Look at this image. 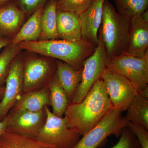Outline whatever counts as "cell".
<instances>
[{"instance_id":"1","label":"cell","mask_w":148,"mask_h":148,"mask_svg":"<svg viewBox=\"0 0 148 148\" xmlns=\"http://www.w3.org/2000/svg\"><path fill=\"white\" fill-rule=\"evenodd\" d=\"M112 108L102 79L98 80L81 102L69 103L64 115L69 128L84 136Z\"/></svg>"},{"instance_id":"2","label":"cell","mask_w":148,"mask_h":148,"mask_svg":"<svg viewBox=\"0 0 148 148\" xmlns=\"http://www.w3.org/2000/svg\"><path fill=\"white\" fill-rule=\"evenodd\" d=\"M18 45L21 49L64 61L77 70L83 69L84 62L96 47L82 38L75 41L57 39L23 42Z\"/></svg>"},{"instance_id":"3","label":"cell","mask_w":148,"mask_h":148,"mask_svg":"<svg viewBox=\"0 0 148 148\" xmlns=\"http://www.w3.org/2000/svg\"><path fill=\"white\" fill-rule=\"evenodd\" d=\"M130 18L118 13L109 0H105L99 31L108 59L125 53L129 45Z\"/></svg>"},{"instance_id":"4","label":"cell","mask_w":148,"mask_h":148,"mask_svg":"<svg viewBox=\"0 0 148 148\" xmlns=\"http://www.w3.org/2000/svg\"><path fill=\"white\" fill-rule=\"evenodd\" d=\"M45 109L46 120L36 138L56 148H73L80 139V135L69 128L65 117L56 116L48 106Z\"/></svg>"},{"instance_id":"5","label":"cell","mask_w":148,"mask_h":148,"mask_svg":"<svg viewBox=\"0 0 148 148\" xmlns=\"http://www.w3.org/2000/svg\"><path fill=\"white\" fill-rule=\"evenodd\" d=\"M106 66L132 83L138 92L148 86V52L143 57L123 53L107 59Z\"/></svg>"},{"instance_id":"6","label":"cell","mask_w":148,"mask_h":148,"mask_svg":"<svg viewBox=\"0 0 148 148\" xmlns=\"http://www.w3.org/2000/svg\"><path fill=\"white\" fill-rule=\"evenodd\" d=\"M128 122L122 116V112L111 109L102 120L83 136L73 148H96L109 136L121 135L127 127Z\"/></svg>"},{"instance_id":"7","label":"cell","mask_w":148,"mask_h":148,"mask_svg":"<svg viewBox=\"0 0 148 148\" xmlns=\"http://www.w3.org/2000/svg\"><path fill=\"white\" fill-rule=\"evenodd\" d=\"M99 42L92 55L83 64L81 81L74 94L71 103L81 102L98 80L101 78L106 68L108 57L101 35L98 36Z\"/></svg>"},{"instance_id":"8","label":"cell","mask_w":148,"mask_h":148,"mask_svg":"<svg viewBox=\"0 0 148 148\" xmlns=\"http://www.w3.org/2000/svg\"><path fill=\"white\" fill-rule=\"evenodd\" d=\"M101 79L104 82L106 92L112 104V108L122 112L126 110L138 89L129 81L107 68Z\"/></svg>"},{"instance_id":"9","label":"cell","mask_w":148,"mask_h":148,"mask_svg":"<svg viewBox=\"0 0 148 148\" xmlns=\"http://www.w3.org/2000/svg\"><path fill=\"white\" fill-rule=\"evenodd\" d=\"M56 71V61L45 58L33 57L23 62L24 93L48 86Z\"/></svg>"},{"instance_id":"10","label":"cell","mask_w":148,"mask_h":148,"mask_svg":"<svg viewBox=\"0 0 148 148\" xmlns=\"http://www.w3.org/2000/svg\"><path fill=\"white\" fill-rule=\"evenodd\" d=\"M23 61L15 58L5 80L3 97L0 102V121L4 119L23 92Z\"/></svg>"},{"instance_id":"11","label":"cell","mask_w":148,"mask_h":148,"mask_svg":"<svg viewBox=\"0 0 148 148\" xmlns=\"http://www.w3.org/2000/svg\"><path fill=\"white\" fill-rule=\"evenodd\" d=\"M7 116L8 124L6 131L36 138L47 119L45 108L38 112L10 111Z\"/></svg>"},{"instance_id":"12","label":"cell","mask_w":148,"mask_h":148,"mask_svg":"<svg viewBox=\"0 0 148 148\" xmlns=\"http://www.w3.org/2000/svg\"><path fill=\"white\" fill-rule=\"evenodd\" d=\"M131 31L129 45L124 53L143 57L148 52V10L130 18Z\"/></svg>"},{"instance_id":"13","label":"cell","mask_w":148,"mask_h":148,"mask_svg":"<svg viewBox=\"0 0 148 148\" xmlns=\"http://www.w3.org/2000/svg\"><path fill=\"white\" fill-rule=\"evenodd\" d=\"M105 0H92L90 6L79 14L81 23L82 37L97 47L99 42L98 31L101 27Z\"/></svg>"},{"instance_id":"14","label":"cell","mask_w":148,"mask_h":148,"mask_svg":"<svg viewBox=\"0 0 148 148\" xmlns=\"http://www.w3.org/2000/svg\"><path fill=\"white\" fill-rule=\"evenodd\" d=\"M58 38L75 41L82 38L79 15L72 12L56 10Z\"/></svg>"},{"instance_id":"15","label":"cell","mask_w":148,"mask_h":148,"mask_svg":"<svg viewBox=\"0 0 148 148\" xmlns=\"http://www.w3.org/2000/svg\"><path fill=\"white\" fill-rule=\"evenodd\" d=\"M56 75L66 92L69 103H71L75 92L81 81L83 69L76 70L61 60H56Z\"/></svg>"},{"instance_id":"16","label":"cell","mask_w":148,"mask_h":148,"mask_svg":"<svg viewBox=\"0 0 148 148\" xmlns=\"http://www.w3.org/2000/svg\"><path fill=\"white\" fill-rule=\"evenodd\" d=\"M50 106V91L48 86L21 95L10 111L38 112Z\"/></svg>"},{"instance_id":"17","label":"cell","mask_w":148,"mask_h":148,"mask_svg":"<svg viewBox=\"0 0 148 148\" xmlns=\"http://www.w3.org/2000/svg\"><path fill=\"white\" fill-rule=\"evenodd\" d=\"M25 14L14 2L8 3L0 8V34L8 36L16 35L24 21Z\"/></svg>"},{"instance_id":"18","label":"cell","mask_w":148,"mask_h":148,"mask_svg":"<svg viewBox=\"0 0 148 148\" xmlns=\"http://www.w3.org/2000/svg\"><path fill=\"white\" fill-rule=\"evenodd\" d=\"M44 6L40 7L32 13L27 22L14 36L11 43L18 45L23 42L40 39L42 32L41 18Z\"/></svg>"},{"instance_id":"19","label":"cell","mask_w":148,"mask_h":148,"mask_svg":"<svg viewBox=\"0 0 148 148\" xmlns=\"http://www.w3.org/2000/svg\"><path fill=\"white\" fill-rule=\"evenodd\" d=\"M57 0H50L45 5L41 18V35L40 40L58 38L56 21Z\"/></svg>"},{"instance_id":"20","label":"cell","mask_w":148,"mask_h":148,"mask_svg":"<svg viewBox=\"0 0 148 148\" xmlns=\"http://www.w3.org/2000/svg\"><path fill=\"white\" fill-rule=\"evenodd\" d=\"M0 148H56L36 138L6 131L0 139Z\"/></svg>"},{"instance_id":"21","label":"cell","mask_w":148,"mask_h":148,"mask_svg":"<svg viewBox=\"0 0 148 148\" xmlns=\"http://www.w3.org/2000/svg\"><path fill=\"white\" fill-rule=\"evenodd\" d=\"M125 118L148 130V98L138 93L128 106Z\"/></svg>"},{"instance_id":"22","label":"cell","mask_w":148,"mask_h":148,"mask_svg":"<svg viewBox=\"0 0 148 148\" xmlns=\"http://www.w3.org/2000/svg\"><path fill=\"white\" fill-rule=\"evenodd\" d=\"M50 91V106L52 108V113L62 117L66 112L69 102L64 88L60 84L56 73L49 83Z\"/></svg>"},{"instance_id":"23","label":"cell","mask_w":148,"mask_h":148,"mask_svg":"<svg viewBox=\"0 0 148 148\" xmlns=\"http://www.w3.org/2000/svg\"><path fill=\"white\" fill-rule=\"evenodd\" d=\"M118 13L129 18L142 14L147 10L148 0H114Z\"/></svg>"},{"instance_id":"24","label":"cell","mask_w":148,"mask_h":148,"mask_svg":"<svg viewBox=\"0 0 148 148\" xmlns=\"http://www.w3.org/2000/svg\"><path fill=\"white\" fill-rule=\"evenodd\" d=\"M20 49L18 45L11 42L0 53V86L5 82L11 64L16 58Z\"/></svg>"},{"instance_id":"25","label":"cell","mask_w":148,"mask_h":148,"mask_svg":"<svg viewBox=\"0 0 148 148\" xmlns=\"http://www.w3.org/2000/svg\"><path fill=\"white\" fill-rule=\"evenodd\" d=\"M92 0H62L57 1L58 10L72 12L80 14L91 4Z\"/></svg>"},{"instance_id":"26","label":"cell","mask_w":148,"mask_h":148,"mask_svg":"<svg viewBox=\"0 0 148 148\" xmlns=\"http://www.w3.org/2000/svg\"><path fill=\"white\" fill-rule=\"evenodd\" d=\"M127 127L138 138L140 147L148 148V130L141 125L130 122H128Z\"/></svg>"},{"instance_id":"27","label":"cell","mask_w":148,"mask_h":148,"mask_svg":"<svg viewBox=\"0 0 148 148\" xmlns=\"http://www.w3.org/2000/svg\"><path fill=\"white\" fill-rule=\"evenodd\" d=\"M50 0H18V7L25 13H33L37 9L44 6Z\"/></svg>"},{"instance_id":"28","label":"cell","mask_w":148,"mask_h":148,"mask_svg":"<svg viewBox=\"0 0 148 148\" xmlns=\"http://www.w3.org/2000/svg\"><path fill=\"white\" fill-rule=\"evenodd\" d=\"M126 128L123 130L118 143L111 148H136L133 133Z\"/></svg>"},{"instance_id":"29","label":"cell","mask_w":148,"mask_h":148,"mask_svg":"<svg viewBox=\"0 0 148 148\" xmlns=\"http://www.w3.org/2000/svg\"><path fill=\"white\" fill-rule=\"evenodd\" d=\"M8 124V118L7 116L1 121H0V139L3 134L6 131Z\"/></svg>"},{"instance_id":"30","label":"cell","mask_w":148,"mask_h":148,"mask_svg":"<svg viewBox=\"0 0 148 148\" xmlns=\"http://www.w3.org/2000/svg\"><path fill=\"white\" fill-rule=\"evenodd\" d=\"M10 42H12V41L8 38L0 37V50L3 47L9 45Z\"/></svg>"},{"instance_id":"31","label":"cell","mask_w":148,"mask_h":148,"mask_svg":"<svg viewBox=\"0 0 148 148\" xmlns=\"http://www.w3.org/2000/svg\"><path fill=\"white\" fill-rule=\"evenodd\" d=\"M5 91V87L0 86V100H1L3 97Z\"/></svg>"},{"instance_id":"32","label":"cell","mask_w":148,"mask_h":148,"mask_svg":"<svg viewBox=\"0 0 148 148\" xmlns=\"http://www.w3.org/2000/svg\"><path fill=\"white\" fill-rule=\"evenodd\" d=\"M11 0H0V8L9 3Z\"/></svg>"},{"instance_id":"33","label":"cell","mask_w":148,"mask_h":148,"mask_svg":"<svg viewBox=\"0 0 148 148\" xmlns=\"http://www.w3.org/2000/svg\"><path fill=\"white\" fill-rule=\"evenodd\" d=\"M138 148H141V147H140V146H139V147H138Z\"/></svg>"},{"instance_id":"34","label":"cell","mask_w":148,"mask_h":148,"mask_svg":"<svg viewBox=\"0 0 148 148\" xmlns=\"http://www.w3.org/2000/svg\"><path fill=\"white\" fill-rule=\"evenodd\" d=\"M62 1V0H57V1Z\"/></svg>"}]
</instances>
